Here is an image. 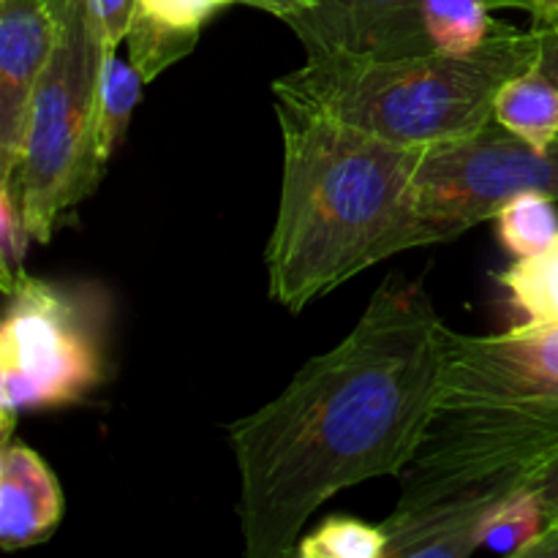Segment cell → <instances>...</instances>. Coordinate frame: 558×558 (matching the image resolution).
Wrapping results in <instances>:
<instances>
[{
  "instance_id": "9",
  "label": "cell",
  "mask_w": 558,
  "mask_h": 558,
  "mask_svg": "<svg viewBox=\"0 0 558 558\" xmlns=\"http://www.w3.org/2000/svg\"><path fill=\"white\" fill-rule=\"evenodd\" d=\"M52 0H0V183H14L38 76L54 47Z\"/></svg>"
},
{
  "instance_id": "12",
  "label": "cell",
  "mask_w": 558,
  "mask_h": 558,
  "mask_svg": "<svg viewBox=\"0 0 558 558\" xmlns=\"http://www.w3.org/2000/svg\"><path fill=\"white\" fill-rule=\"evenodd\" d=\"M142 85H145V80H142V74L134 69L131 60L120 58L118 49L104 52L90 134L93 161H96L101 174L107 172L114 150H118L125 131H129L131 114H134L136 104L142 98Z\"/></svg>"
},
{
  "instance_id": "2",
  "label": "cell",
  "mask_w": 558,
  "mask_h": 558,
  "mask_svg": "<svg viewBox=\"0 0 558 558\" xmlns=\"http://www.w3.org/2000/svg\"><path fill=\"white\" fill-rule=\"evenodd\" d=\"M558 456V325L450 332L434 414L387 532V558H466L499 501Z\"/></svg>"
},
{
  "instance_id": "22",
  "label": "cell",
  "mask_w": 558,
  "mask_h": 558,
  "mask_svg": "<svg viewBox=\"0 0 558 558\" xmlns=\"http://www.w3.org/2000/svg\"><path fill=\"white\" fill-rule=\"evenodd\" d=\"M537 27V63L534 69L539 74L548 76L550 82L558 87V22H550V25H534Z\"/></svg>"
},
{
  "instance_id": "6",
  "label": "cell",
  "mask_w": 558,
  "mask_h": 558,
  "mask_svg": "<svg viewBox=\"0 0 558 558\" xmlns=\"http://www.w3.org/2000/svg\"><path fill=\"white\" fill-rule=\"evenodd\" d=\"M0 330V445L22 412L85 401L104 381L109 300L96 283H54L22 270L5 289Z\"/></svg>"
},
{
  "instance_id": "8",
  "label": "cell",
  "mask_w": 558,
  "mask_h": 558,
  "mask_svg": "<svg viewBox=\"0 0 558 558\" xmlns=\"http://www.w3.org/2000/svg\"><path fill=\"white\" fill-rule=\"evenodd\" d=\"M305 54H371L403 58L430 52L423 0H319L287 22Z\"/></svg>"
},
{
  "instance_id": "15",
  "label": "cell",
  "mask_w": 558,
  "mask_h": 558,
  "mask_svg": "<svg viewBox=\"0 0 558 558\" xmlns=\"http://www.w3.org/2000/svg\"><path fill=\"white\" fill-rule=\"evenodd\" d=\"M496 234L515 259L550 248L558 238V210L554 196L543 191L518 194L496 213Z\"/></svg>"
},
{
  "instance_id": "14",
  "label": "cell",
  "mask_w": 558,
  "mask_h": 558,
  "mask_svg": "<svg viewBox=\"0 0 558 558\" xmlns=\"http://www.w3.org/2000/svg\"><path fill=\"white\" fill-rule=\"evenodd\" d=\"M510 292L512 305L521 311V325H558V238L550 248L523 256L499 276Z\"/></svg>"
},
{
  "instance_id": "10",
  "label": "cell",
  "mask_w": 558,
  "mask_h": 558,
  "mask_svg": "<svg viewBox=\"0 0 558 558\" xmlns=\"http://www.w3.org/2000/svg\"><path fill=\"white\" fill-rule=\"evenodd\" d=\"M63 488L49 463L11 439L0 445V545L22 550L47 543L63 521Z\"/></svg>"
},
{
  "instance_id": "16",
  "label": "cell",
  "mask_w": 558,
  "mask_h": 558,
  "mask_svg": "<svg viewBox=\"0 0 558 558\" xmlns=\"http://www.w3.org/2000/svg\"><path fill=\"white\" fill-rule=\"evenodd\" d=\"M548 529L543 505L529 488L499 501L477 532V548L505 556H526Z\"/></svg>"
},
{
  "instance_id": "23",
  "label": "cell",
  "mask_w": 558,
  "mask_h": 558,
  "mask_svg": "<svg viewBox=\"0 0 558 558\" xmlns=\"http://www.w3.org/2000/svg\"><path fill=\"white\" fill-rule=\"evenodd\" d=\"M490 9H523L532 14L534 25L558 22V0H488Z\"/></svg>"
},
{
  "instance_id": "24",
  "label": "cell",
  "mask_w": 558,
  "mask_h": 558,
  "mask_svg": "<svg viewBox=\"0 0 558 558\" xmlns=\"http://www.w3.org/2000/svg\"><path fill=\"white\" fill-rule=\"evenodd\" d=\"M229 3H243V5H254V9L267 11V14L278 16L281 22L294 20L300 16L303 11L314 9L319 0H229Z\"/></svg>"
},
{
  "instance_id": "13",
  "label": "cell",
  "mask_w": 558,
  "mask_h": 558,
  "mask_svg": "<svg viewBox=\"0 0 558 558\" xmlns=\"http://www.w3.org/2000/svg\"><path fill=\"white\" fill-rule=\"evenodd\" d=\"M494 120L537 150H548L558 140V87L537 69L512 76L496 96Z\"/></svg>"
},
{
  "instance_id": "21",
  "label": "cell",
  "mask_w": 558,
  "mask_h": 558,
  "mask_svg": "<svg viewBox=\"0 0 558 558\" xmlns=\"http://www.w3.org/2000/svg\"><path fill=\"white\" fill-rule=\"evenodd\" d=\"M526 488L537 494L545 512V521H548V529L558 526V456L550 458V461L529 480Z\"/></svg>"
},
{
  "instance_id": "19",
  "label": "cell",
  "mask_w": 558,
  "mask_h": 558,
  "mask_svg": "<svg viewBox=\"0 0 558 558\" xmlns=\"http://www.w3.org/2000/svg\"><path fill=\"white\" fill-rule=\"evenodd\" d=\"M31 240V229L22 216L14 189L9 183H0V283H3V292L25 270L22 265H25Z\"/></svg>"
},
{
  "instance_id": "5",
  "label": "cell",
  "mask_w": 558,
  "mask_h": 558,
  "mask_svg": "<svg viewBox=\"0 0 558 558\" xmlns=\"http://www.w3.org/2000/svg\"><path fill=\"white\" fill-rule=\"evenodd\" d=\"M52 5L54 47L38 76L25 150L9 183L36 243H49L58 218L104 178L93 161L90 134L107 44L87 0H52Z\"/></svg>"
},
{
  "instance_id": "1",
  "label": "cell",
  "mask_w": 558,
  "mask_h": 558,
  "mask_svg": "<svg viewBox=\"0 0 558 558\" xmlns=\"http://www.w3.org/2000/svg\"><path fill=\"white\" fill-rule=\"evenodd\" d=\"M450 332L423 281L392 272L336 349L229 425L245 556H292L325 501L407 472L434 414Z\"/></svg>"
},
{
  "instance_id": "20",
  "label": "cell",
  "mask_w": 558,
  "mask_h": 558,
  "mask_svg": "<svg viewBox=\"0 0 558 558\" xmlns=\"http://www.w3.org/2000/svg\"><path fill=\"white\" fill-rule=\"evenodd\" d=\"M93 16H96L98 27L107 49H118L129 36L131 14H134V0H87Z\"/></svg>"
},
{
  "instance_id": "17",
  "label": "cell",
  "mask_w": 558,
  "mask_h": 558,
  "mask_svg": "<svg viewBox=\"0 0 558 558\" xmlns=\"http://www.w3.org/2000/svg\"><path fill=\"white\" fill-rule=\"evenodd\" d=\"M423 5L430 41L445 52H472L501 25L490 16L488 0H423Z\"/></svg>"
},
{
  "instance_id": "18",
  "label": "cell",
  "mask_w": 558,
  "mask_h": 558,
  "mask_svg": "<svg viewBox=\"0 0 558 558\" xmlns=\"http://www.w3.org/2000/svg\"><path fill=\"white\" fill-rule=\"evenodd\" d=\"M294 554L300 558H385L387 532L354 518H325L319 529L300 537Z\"/></svg>"
},
{
  "instance_id": "11",
  "label": "cell",
  "mask_w": 558,
  "mask_h": 558,
  "mask_svg": "<svg viewBox=\"0 0 558 558\" xmlns=\"http://www.w3.org/2000/svg\"><path fill=\"white\" fill-rule=\"evenodd\" d=\"M223 5L232 3L229 0H134L125 47L145 85L194 52L205 22Z\"/></svg>"
},
{
  "instance_id": "4",
  "label": "cell",
  "mask_w": 558,
  "mask_h": 558,
  "mask_svg": "<svg viewBox=\"0 0 558 558\" xmlns=\"http://www.w3.org/2000/svg\"><path fill=\"white\" fill-rule=\"evenodd\" d=\"M537 47V27L499 25L472 52L305 54L300 69L272 82V96H287L396 145L428 147L485 129L501 87L534 69Z\"/></svg>"
},
{
  "instance_id": "3",
  "label": "cell",
  "mask_w": 558,
  "mask_h": 558,
  "mask_svg": "<svg viewBox=\"0 0 558 558\" xmlns=\"http://www.w3.org/2000/svg\"><path fill=\"white\" fill-rule=\"evenodd\" d=\"M283 178L265 248L267 289L300 314L376 262L436 243L412 205L420 147L276 96Z\"/></svg>"
},
{
  "instance_id": "7",
  "label": "cell",
  "mask_w": 558,
  "mask_h": 558,
  "mask_svg": "<svg viewBox=\"0 0 558 558\" xmlns=\"http://www.w3.org/2000/svg\"><path fill=\"white\" fill-rule=\"evenodd\" d=\"M526 191L558 199V140L537 150L490 120L469 136L420 147L412 205L436 243L496 218L512 196Z\"/></svg>"
}]
</instances>
